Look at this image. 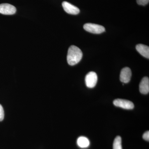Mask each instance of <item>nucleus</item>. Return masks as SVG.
Here are the masks:
<instances>
[{"instance_id": "8", "label": "nucleus", "mask_w": 149, "mask_h": 149, "mask_svg": "<svg viewBox=\"0 0 149 149\" xmlns=\"http://www.w3.org/2000/svg\"><path fill=\"white\" fill-rule=\"evenodd\" d=\"M139 90L142 94H147L149 92V79L147 77H144L139 85Z\"/></svg>"}, {"instance_id": "13", "label": "nucleus", "mask_w": 149, "mask_h": 149, "mask_svg": "<svg viewBox=\"0 0 149 149\" xmlns=\"http://www.w3.org/2000/svg\"><path fill=\"white\" fill-rule=\"evenodd\" d=\"M4 117V112L1 105L0 104V121H2Z\"/></svg>"}, {"instance_id": "10", "label": "nucleus", "mask_w": 149, "mask_h": 149, "mask_svg": "<svg viewBox=\"0 0 149 149\" xmlns=\"http://www.w3.org/2000/svg\"><path fill=\"white\" fill-rule=\"evenodd\" d=\"M77 144L80 148H86L90 145V141L86 137L81 136L77 139Z\"/></svg>"}, {"instance_id": "9", "label": "nucleus", "mask_w": 149, "mask_h": 149, "mask_svg": "<svg viewBox=\"0 0 149 149\" xmlns=\"http://www.w3.org/2000/svg\"><path fill=\"white\" fill-rule=\"evenodd\" d=\"M136 49L141 55L146 58H149V47L142 44H139L136 45Z\"/></svg>"}, {"instance_id": "5", "label": "nucleus", "mask_w": 149, "mask_h": 149, "mask_svg": "<svg viewBox=\"0 0 149 149\" xmlns=\"http://www.w3.org/2000/svg\"><path fill=\"white\" fill-rule=\"evenodd\" d=\"M16 12V8L14 6L8 3L0 4V13L5 15H12Z\"/></svg>"}, {"instance_id": "1", "label": "nucleus", "mask_w": 149, "mask_h": 149, "mask_svg": "<svg viewBox=\"0 0 149 149\" xmlns=\"http://www.w3.org/2000/svg\"><path fill=\"white\" fill-rule=\"evenodd\" d=\"M83 53L79 48L74 45L70 47L67 56L68 64L70 65L77 64L81 61Z\"/></svg>"}, {"instance_id": "4", "label": "nucleus", "mask_w": 149, "mask_h": 149, "mask_svg": "<svg viewBox=\"0 0 149 149\" xmlns=\"http://www.w3.org/2000/svg\"><path fill=\"white\" fill-rule=\"evenodd\" d=\"M85 82L88 88H94L97 82V75L95 72H89L85 77Z\"/></svg>"}, {"instance_id": "12", "label": "nucleus", "mask_w": 149, "mask_h": 149, "mask_svg": "<svg viewBox=\"0 0 149 149\" xmlns=\"http://www.w3.org/2000/svg\"><path fill=\"white\" fill-rule=\"evenodd\" d=\"M138 4L140 5L146 6L149 3V0H136Z\"/></svg>"}, {"instance_id": "7", "label": "nucleus", "mask_w": 149, "mask_h": 149, "mask_svg": "<svg viewBox=\"0 0 149 149\" xmlns=\"http://www.w3.org/2000/svg\"><path fill=\"white\" fill-rule=\"evenodd\" d=\"M132 73L131 70L128 67L123 68L120 73V79L122 83H127L130 82Z\"/></svg>"}, {"instance_id": "2", "label": "nucleus", "mask_w": 149, "mask_h": 149, "mask_svg": "<svg viewBox=\"0 0 149 149\" xmlns=\"http://www.w3.org/2000/svg\"><path fill=\"white\" fill-rule=\"evenodd\" d=\"M83 28L87 32L93 34H101L105 31V29L103 26L93 23H86L84 24Z\"/></svg>"}, {"instance_id": "3", "label": "nucleus", "mask_w": 149, "mask_h": 149, "mask_svg": "<svg viewBox=\"0 0 149 149\" xmlns=\"http://www.w3.org/2000/svg\"><path fill=\"white\" fill-rule=\"evenodd\" d=\"M113 103L115 106L119 107L125 109H132L134 107L133 103L128 100L116 99L114 100Z\"/></svg>"}, {"instance_id": "14", "label": "nucleus", "mask_w": 149, "mask_h": 149, "mask_svg": "<svg viewBox=\"0 0 149 149\" xmlns=\"http://www.w3.org/2000/svg\"><path fill=\"white\" fill-rule=\"evenodd\" d=\"M143 138L144 140H146V141H149V131H147L146 132H145L143 135Z\"/></svg>"}, {"instance_id": "6", "label": "nucleus", "mask_w": 149, "mask_h": 149, "mask_svg": "<svg viewBox=\"0 0 149 149\" xmlns=\"http://www.w3.org/2000/svg\"><path fill=\"white\" fill-rule=\"evenodd\" d=\"M62 6L63 9L67 13L71 15H77L79 13L80 10L77 7L72 5L71 4L66 1L62 3Z\"/></svg>"}, {"instance_id": "11", "label": "nucleus", "mask_w": 149, "mask_h": 149, "mask_svg": "<svg viewBox=\"0 0 149 149\" xmlns=\"http://www.w3.org/2000/svg\"><path fill=\"white\" fill-rule=\"evenodd\" d=\"M113 149H122L121 145V138L120 136H116L115 139L113 143Z\"/></svg>"}]
</instances>
